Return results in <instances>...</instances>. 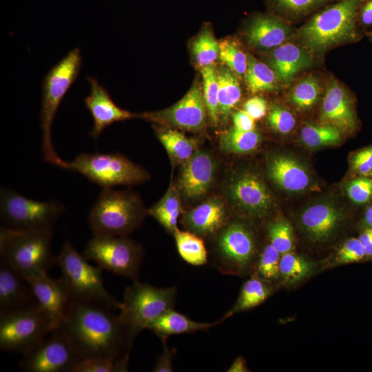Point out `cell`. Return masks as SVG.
<instances>
[{
    "mask_svg": "<svg viewBox=\"0 0 372 372\" xmlns=\"http://www.w3.org/2000/svg\"><path fill=\"white\" fill-rule=\"evenodd\" d=\"M114 311L103 304L70 299L57 328L82 360L129 361L136 338Z\"/></svg>",
    "mask_w": 372,
    "mask_h": 372,
    "instance_id": "obj_1",
    "label": "cell"
},
{
    "mask_svg": "<svg viewBox=\"0 0 372 372\" xmlns=\"http://www.w3.org/2000/svg\"><path fill=\"white\" fill-rule=\"evenodd\" d=\"M363 0H338L313 15L296 34L311 54H322L340 44L357 41L362 34L358 12Z\"/></svg>",
    "mask_w": 372,
    "mask_h": 372,
    "instance_id": "obj_2",
    "label": "cell"
},
{
    "mask_svg": "<svg viewBox=\"0 0 372 372\" xmlns=\"http://www.w3.org/2000/svg\"><path fill=\"white\" fill-rule=\"evenodd\" d=\"M52 229H0L1 260L25 278L47 274L56 264L51 250Z\"/></svg>",
    "mask_w": 372,
    "mask_h": 372,
    "instance_id": "obj_3",
    "label": "cell"
},
{
    "mask_svg": "<svg viewBox=\"0 0 372 372\" xmlns=\"http://www.w3.org/2000/svg\"><path fill=\"white\" fill-rule=\"evenodd\" d=\"M82 63L80 50H71L46 74L42 82L41 151L45 162L63 167L65 161L56 154L52 140V125L65 95L79 76Z\"/></svg>",
    "mask_w": 372,
    "mask_h": 372,
    "instance_id": "obj_4",
    "label": "cell"
},
{
    "mask_svg": "<svg viewBox=\"0 0 372 372\" xmlns=\"http://www.w3.org/2000/svg\"><path fill=\"white\" fill-rule=\"evenodd\" d=\"M145 214L134 194L103 189L89 211L87 221L94 236H126L140 226Z\"/></svg>",
    "mask_w": 372,
    "mask_h": 372,
    "instance_id": "obj_5",
    "label": "cell"
},
{
    "mask_svg": "<svg viewBox=\"0 0 372 372\" xmlns=\"http://www.w3.org/2000/svg\"><path fill=\"white\" fill-rule=\"evenodd\" d=\"M83 254L79 253L70 241H65L56 256V264L61 271V279L72 300L100 304L114 310L117 302L106 290L102 269L91 265Z\"/></svg>",
    "mask_w": 372,
    "mask_h": 372,
    "instance_id": "obj_6",
    "label": "cell"
},
{
    "mask_svg": "<svg viewBox=\"0 0 372 372\" xmlns=\"http://www.w3.org/2000/svg\"><path fill=\"white\" fill-rule=\"evenodd\" d=\"M177 288H159L139 280L133 281L124 292L119 318L134 338L161 315L175 306Z\"/></svg>",
    "mask_w": 372,
    "mask_h": 372,
    "instance_id": "obj_7",
    "label": "cell"
},
{
    "mask_svg": "<svg viewBox=\"0 0 372 372\" xmlns=\"http://www.w3.org/2000/svg\"><path fill=\"white\" fill-rule=\"evenodd\" d=\"M63 169L77 172L103 189L132 185L147 180L149 174L119 153H82Z\"/></svg>",
    "mask_w": 372,
    "mask_h": 372,
    "instance_id": "obj_8",
    "label": "cell"
},
{
    "mask_svg": "<svg viewBox=\"0 0 372 372\" xmlns=\"http://www.w3.org/2000/svg\"><path fill=\"white\" fill-rule=\"evenodd\" d=\"M55 329L51 318L39 305L0 313V349L24 355Z\"/></svg>",
    "mask_w": 372,
    "mask_h": 372,
    "instance_id": "obj_9",
    "label": "cell"
},
{
    "mask_svg": "<svg viewBox=\"0 0 372 372\" xmlns=\"http://www.w3.org/2000/svg\"><path fill=\"white\" fill-rule=\"evenodd\" d=\"M83 254L94 261L102 270L138 280L142 265V247L126 236H94L86 244Z\"/></svg>",
    "mask_w": 372,
    "mask_h": 372,
    "instance_id": "obj_10",
    "label": "cell"
},
{
    "mask_svg": "<svg viewBox=\"0 0 372 372\" xmlns=\"http://www.w3.org/2000/svg\"><path fill=\"white\" fill-rule=\"evenodd\" d=\"M63 211V205L56 200L37 201L14 190L1 189V218L6 227L19 229H52Z\"/></svg>",
    "mask_w": 372,
    "mask_h": 372,
    "instance_id": "obj_11",
    "label": "cell"
},
{
    "mask_svg": "<svg viewBox=\"0 0 372 372\" xmlns=\"http://www.w3.org/2000/svg\"><path fill=\"white\" fill-rule=\"evenodd\" d=\"M212 265L223 274L241 275L254 259L256 248L251 230L239 221L226 224L218 231Z\"/></svg>",
    "mask_w": 372,
    "mask_h": 372,
    "instance_id": "obj_12",
    "label": "cell"
},
{
    "mask_svg": "<svg viewBox=\"0 0 372 372\" xmlns=\"http://www.w3.org/2000/svg\"><path fill=\"white\" fill-rule=\"evenodd\" d=\"M81 360L70 341L56 328L37 347L23 355L19 367L28 372H72Z\"/></svg>",
    "mask_w": 372,
    "mask_h": 372,
    "instance_id": "obj_13",
    "label": "cell"
},
{
    "mask_svg": "<svg viewBox=\"0 0 372 372\" xmlns=\"http://www.w3.org/2000/svg\"><path fill=\"white\" fill-rule=\"evenodd\" d=\"M207 114L203 87L196 81L187 93L172 106L138 116L169 127L198 131L205 127Z\"/></svg>",
    "mask_w": 372,
    "mask_h": 372,
    "instance_id": "obj_14",
    "label": "cell"
},
{
    "mask_svg": "<svg viewBox=\"0 0 372 372\" xmlns=\"http://www.w3.org/2000/svg\"><path fill=\"white\" fill-rule=\"evenodd\" d=\"M320 118L324 124L336 127L342 132L353 133L358 127L353 100L335 79L329 81L327 85Z\"/></svg>",
    "mask_w": 372,
    "mask_h": 372,
    "instance_id": "obj_15",
    "label": "cell"
},
{
    "mask_svg": "<svg viewBox=\"0 0 372 372\" xmlns=\"http://www.w3.org/2000/svg\"><path fill=\"white\" fill-rule=\"evenodd\" d=\"M90 84V94L85 98L84 103L93 118V127L89 135L98 138L104 130L118 121H125L138 115L118 106L111 98L107 89L98 80L86 76Z\"/></svg>",
    "mask_w": 372,
    "mask_h": 372,
    "instance_id": "obj_16",
    "label": "cell"
},
{
    "mask_svg": "<svg viewBox=\"0 0 372 372\" xmlns=\"http://www.w3.org/2000/svg\"><path fill=\"white\" fill-rule=\"evenodd\" d=\"M229 194L235 205L252 216H264L271 205L265 184L252 173L238 176L230 185Z\"/></svg>",
    "mask_w": 372,
    "mask_h": 372,
    "instance_id": "obj_17",
    "label": "cell"
},
{
    "mask_svg": "<svg viewBox=\"0 0 372 372\" xmlns=\"http://www.w3.org/2000/svg\"><path fill=\"white\" fill-rule=\"evenodd\" d=\"M215 171L216 163L212 156L206 152L196 150L184 163L178 180V190L186 198H200L210 188Z\"/></svg>",
    "mask_w": 372,
    "mask_h": 372,
    "instance_id": "obj_18",
    "label": "cell"
},
{
    "mask_svg": "<svg viewBox=\"0 0 372 372\" xmlns=\"http://www.w3.org/2000/svg\"><path fill=\"white\" fill-rule=\"evenodd\" d=\"M39 305L28 279L0 260V313Z\"/></svg>",
    "mask_w": 372,
    "mask_h": 372,
    "instance_id": "obj_19",
    "label": "cell"
},
{
    "mask_svg": "<svg viewBox=\"0 0 372 372\" xmlns=\"http://www.w3.org/2000/svg\"><path fill=\"white\" fill-rule=\"evenodd\" d=\"M27 279L38 304L49 316L57 328L71 299L63 281L61 278H52L48 276V273Z\"/></svg>",
    "mask_w": 372,
    "mask_h": 372,
    "instance_id": "obj_20",
    "label": "cell"
},
{
    "mask_svg": "<svg viewBox=\"0 0 372 372\" xmlns=\"http://www.w3.org/2000/svg\"><path fill=\"white\" fill-rule=\"evenodd\" d=\"M291 34V28L279 17L262 14L254 17L249 23L245 39L253 48L272 50L285 43Z\"/></svg>",
    "mask_w": 372,
    "mask_h": 372,
    "instance_id": "obj_21",
    "label": "cell"
},
{
    "mask_svg": "<svg viewBox=\"0 0 372 372\" xmlns=\"http://www.w3.org/2000/svg\"><path fill=\"white\" fill-rule=\"evenodd\" d=\"M267 61L278 81L287 85L298 72L312 65L313 56L305 48L285 42L271 50Z\"/></svg>",
    "mask_w": 372,
    "mask_h": 372,
    "instance_id": "obj_22",
    "label": "cell"
},
{
    "mask_svg": "<svg viewBox=\"0 0 372 372\" xmlns=\"http://www.w3.org/2000/svg\"><path fill=\"white\" fill-rule=\"evenodd\" d=\"M227 219L224 204L213 198L186 212L182 221L188 231L202 238L215 235L227 224Z\"/></svg>",
    "mask_w": 372,
    "mask_h": 372,
    "instance_id": "obj_23",
    "label": "cell"
},
{
    "mask_svg": "<svg viewBox=\"0 0 372 372\" xmlns=\"http://www.w3.org/2000/svg\"><path fill=\"white\" fill-rule=\"evenodd\" d=\"M271 179L285 191H303L310 184V176L306 169L298 161L287 155L271 158L268 165Z\"/></svg>",
    "mask_w": 372,
    "mask_h": 372,
    "instance_id": "obj_24",
    "label": "cell"
},
{
    "mask_svg": "<svg viewBox=\"0 0 372 372\" xmlns=\"http://www.w3.org/2000/svg\"><path fill=\"white\" fill-rule=\"evenodd\" d=\"M340 221V213L331 205L315 204L306 209L300 222L307 234L315 240H324L335 231Z\"/></svg>",
    "mask_w": 372,
    "mask_h": 372,
    "instance_id": "obj_25",
    "label": "cell"
},
{
    "mask_svg": "<svg viewBox=\"0 0 372 372\" xmlns=\"http://www.w3.org/2000/svg\"><path fill=\"white\" fill-rule=\"evenodd\" d=\"M222 322L220 319L213 322H196L173 309L155 320L149 325L147 329L159 338H169L172 335L205 331Z\"/></svg>",
    "mask_w": 372,
    "mask_h": 372,
    "instance_id": "obj_26",
    "label": "cell"
},
{
    "mask_svg": "<svg viewBox=\"0 0 372 372\" xmlns=\"http://www.w3.org/2000/svg\"><path fill=\"white\" fill-rule=\"evenodd\" d=\"M216 77L218 84V118L225 122L239 103L242 90L238 75L225 65L216 67Z\"/></svg>",
    "mask_w": 372,
    "mask_h": 372,
    "instance_id": "obj_27",
    "label": "cell"
},
{
    "mask_svg": "<svg viewBox=\"0 0 372 372\" xmlns=\"http://www.w3.org/2000/svg\"><path fill=\"white\" fill-rule=\"evenodd\" d=\"M271 289L266 280L252 276L242 287L234 305L220 318L223 322L232 315L255 307L262 303L271 294Z\"/></svg>",
    "mask_w": 372,
    "mask_h": 372,
    "instance_id": "obj_28",
    "label": "cell"
},
{
    "mask_svg": "<svg viewBox=\"0 0 372 372\" xmlns=\"http://www.w3.org/2000/svg\"><path fill=\"white\" fill-rule=\"evenodd\" d=\"M180 212L181 203L178 189L172 183L163 198L147 211L149 215L172 234L178 229L177 224Z\"/></svg>",
    "mask_w": 372,
    "mask_h": 372,
    "instance_id": "obj_29",
    "label": "cell"
},
{
    "mask_svg": "<svg viewBox=\"0 0 372 372\" xmlns=\"http://www.w3.org/2000/svg\"><path fill=\"white\" fill-rule=\"evenodd\" d=\"M246 85L253 94L271 92L278 87V79L273 70L253 56L247 55V68L245 73Z\"/></svg>",
    "mask_w": 372,
    "mask_h": 372,
    "instance_id": "obj_30",
    "label": "cell"
},
{
    "mask_svg": "<svg viewBox=\"0 0 372 372\" xmlns=\"http://www.w3.org/2000/svg\"><path fill=\"white\" fill-rule=\"evenodd\" d=\"M157 137L175 163H185L196 152L197 143L192 138L172 129H158Z\"/></svg>",
    "mask_w": 372,
    "mask_h": 372,
    "instance_id": "obj_31",
    "label": "cell"
},
{
    "mask_svg": "<svg viewBox=\"0 0 372 372\" xmlns=\"http://www.w3.org/2000/svg\"><path fill=\"white\" fill-rule=\"evenodd\" d=\"M180 256L194 266L205 265L208 253L202 238L189 231L176 229L173 234Z\"/></svg>",
    "mask_w": 372,
    "mask_h": 372,
    "instance_id": "obj_32",
    "label": "cell"
},
{
    "mask_svg": "<svg viewBox=\"0 0 372 372\" xmlns=\"http://www.w3.org/2000/svg\"><path fill=\"white\" fill-rule=\"evenodd\" d=\"M260 140V133L255 130L241 131L234 127L220 136L219 145L220 148L227 152L247 154L256 149Z\"/></svg>",
    "mask_w": 372,
    "mask_h": 372,
    "instance_id": "obj_33",
    "label": "cell"
},
{
    "mask_svg": "<svg viewBox=\"0 0 372 372\" xmlns=\"http://www.w3.org/2000/svg\"><path fill=\"white\" fill-rule=\"evenodd\" d=\"M320 94L319 79L315 76L309 75L294 85L289 94V100L297 108L307 110L318 103Z\"/></svg>",
    "mask_w": 372,
    "mask_h": 372,
    "instance_id": "obj_34",
    "label": "cell"
},
{
    "mask_svg": "<svg viewBox=\"0 0 372 372\" xmlns=\"http://www.w3.org/2000/svg\"><path fill=\"white\" fill-rule=\"evenodd\" d=\"M191 50L194 59L201 68L214 64L219 56V42L211 29L207 27L193 41Z\"/></svg>",
    "mask_w": 372,
    "mask_h": 372,
    "instance_id": "obj_35",
    "label": "cell"
},
{
    "mask_svg": "<svg viewBox=\"0 0 372 372\" xmlns=\"http://www.w3.org/2000/svg\"><path fill=\"white\" fill-rule=\"evenodd\" d=\"M341 132L338 127L324 123L308 124L301 129L300 138L309 147H320L338 143L341 139Z\"/></svg>",
    "mask_w": 372,
    "mask_h": 372,
    "instance_id": "obj_36",
    "label": "cell"
},
{
    "mask_svg": "<svg viewBox=\"0 0 372 372\" xmlns=\"http://www.w3.org/2000/svg\"><path fill=\"white\" fill-rule=\"evenodd\" d=\"M333 0H268L280 16L295 19L304 17Z\"/></svg>",
    "mask_w": 372,
    "mask_h": 372,
    "instance_id": "obj_37",
    "label": "cell"
},
{
    "mask_svg": "<svg viewBox=\"0 0 372 372\" xmlns=\"http://www.w3.org/2000/svg\"><path fill=\"white\" fill-rule=\"evenodd\" d=\"M203 92L211 123L216 126L219 120L218 112V84L215 64L200 68Z\"/></svg>",
    "mask_w": 372,
    "mask_h": 372,
    "instance_id": "obj_38",
    "label": "cell"
},
{
    "mask_svg": "<svg viewBox=\"0 0 372 372\" xmlns=\"http://www.w3.org/2000/svg\"><path fill=\"white\" fill-rule=\"evenodd\" d=\"M218 59L238 76L245 75L247 55L234 39H226L219 42Z\"/></svg>",
    "mask_w": 372,
    "mask_h": 372,
    "instance_id": "obj_39",
    "label": "cell"
},
{
    "mask_svg": "<svg viewBox=\"0 0 372 372\" xmlns=\"http://www.w3.org/2000/svg\"><path fill=\"white\" fill-rule=\"evenodd\" d=\"M267 231L270 244L280 255L288 253L292 249L293 229L288 221L284 219L273 221L269 223Z\"/></svg>",
    "mask_w": 372,
    "mask_h": 372,
    "instance_id": "obj_40",
    "label": "cell"
},
{
    "mask_svg": "<svg viewBox=\"0 0 372 372\" xmlns=\"http://www.w3.org/2000/svg\"><path fill=\"white\" fill-rule=\"evenodd\" d=\"M280 273L290 282L298 281L310 271V265L303 258L289 252L282 254L279 264Z\"/></svg>",
    "mask_w": 372,
    "mask_h": 372,
    "instance_id": "obj_41",
    "label": "cell"
},
{
    "mask_svg": "<svg viewBox=\"0 0 372 372\" xmlns=\"http://www.w3.org/2000/svg\"><path fill=\"white\" fill-rule=\"evenodd\" d=\"M280 255V254L271 244L264 247L256 263L259 277L266 280L277 279L279 277Z\"/></svg>",
    "mask_w": 372,
    "mask_h": 372,
    "instance_id": "obj_42",
    "label": "cell"
},
{
    "mask_svg": "<svg viewBox=\"0 0 372 372\" xmlns=\"http://www.w3.org/2000/svg\"><path fill=\"white\" fill-rule=\"evenodd\" d=\"M129 361L113 359L82 360L74 367L72 372H125Z\"/></svg>",
    "mask_w": 372,
    "mask_h": 372,
    "instance_id": "obj_43",
    "label": "cell"
},
{
    "mask_svg": "<svg viewBox=\"0 0 372 372\" xmlns=\"http://www.w3.org/2000/svg\"><path fill=\"white\" fill-rule=\"evenodd\" d=\"M267 120L273 130L282 134L291 132L296 126V119L292 113L278 105L271 107Z\"/></svg>",
    "mask_w": 372,
    "mask_h": 372,
    "instance_id": "obj_44",
    "label": "cell"
},
{
    "mask_svg": "<svg viewBox=\"0 0 372 372\" xmlns=\"http://www.w3.org/2000/svg\"><path fill=\"white\" fill-rule=\"evenodd\" d=\"M347 193L355 204L366 203L372 197V178L361 176L353 179L347 186Z\"/></svg>",
    "mask_w": 372,
    "mask_h": 372,
    "instance_id": "obj_45",
    "label": "cell"
},
{
    "mask_svg": "<svg viewBox=\"0 0 372 372\" xmlns=\"http://www.w3.org/2000/svg\"><path fill=\"white\" fill-rule=\"evenodd\" d=\"M365 256L360 239L353 238L344 243L338 253L337 260L340 264L354 262L362 260Z\"/></svg>",
    "mask_w": 372,
    "mask_h": 372,
    "instance_id": "obj_46",
    "label": "cell"
},
{
    "mask_svg": "<svg viewBox=\"0 0 372 372\" xmlns=\"http://www.w3.org/2000/svg\"><path fill=\"white\" fill-rule=\"evenodd\" d=\"M352 170L362 176L372 172V144L353 153L351 158Z\"/></svg>",
    "mask_w": 372,
    "mask_h": 372,
    "instance_id": "obj_47",
    "label": "cell"
},
{
    "mask_svg": "<svg viewBox=\"0 0 372 372\" xmlns=\"http://www.w3.org/2000/svg\"><path fill=\"white\" fill-rule=\"evenodd\" d=\"M163 344V352L156 360L154 372H172L174 371L173 358L176 353L175 349H170L167 344L168 338H160Z\"/></svg>",
    "mask_w": 372,
    "mask_h": 372,
    "instance_id": "obj_48",
    "label": "cell"
},
{
    "mask_svg": "<svg viewBox=\"0 0 372 372\" xmlns=\"http://www.w3.org/2000/svg\"><path fill=\"white\" fill-rule=\"evenodd\" d=\"M244 110L254 120L260 119L267 112V103L264 99L255 96L247 100L244 104Z\"/></svg>",
    "mask_w": 372,
    "mask_h": 372,
    "instance_id": "obj_49",
    "label": "cell"
},
{
    "mask_svg": "<svg viewBox=\"0 0 372 372\" xmlns=\"http://www.w3.org/2000/svg\"><path fill=\"white\" fill-rule=\"evenodd\" d=\"M234 127L241 131L255 130L254 119L244 110L236 112L232 116Z\"/></svg>",
    "mask_w": 372,
    "mask_h": 372,
    "instance_id": "obj_50",
    "label": "cell"
},
{
    "mask_svg": "<svg viewBox=\"0 0 372 372\" xmlns=\"http://www.w3.org/2000/svg\"><path fill=\"white\" fill-rule=\"evenodd\" d=\"M358 24L363 29L372 25V0H363L358 12Z\"/></svg>",
    "mask_w": 372,
    "mask_h": 372,
    "instance_id": "obj_51",
    "label": "cell"
},
{
    "mask_svg": "<svg viewBox=\"0 0 372 372\" xmlns=\"http://www.w3.org/2000/svg\"><path fill=\"white\" fill-rule=\"evenodd\" d=\"M359 239L364 247L366 256H372V228L366 229Z\"/></svg>",
    "mask_w": 372,
    "mask_h": 372,
    "instance_id": "obj_52",
    "label": "cell"
},
{
    "mask_svg": "<svg viewBox=\"0 0 372 372\" xmlns=\"http://www.w3.org/2000/svg\"><path fill=\"white\" fill-rule=\"evenodd\" d=\"M227 372H246L249 371L245 360L242 356H239L233 362L229 368L227 370Z\"/></svg>",
    "mask_w": 372,
    "mask_h": 372,
    "instance_id": "obj_53",
    "label": "cell"
},
{
    "mask_svg": "<svg viewBox=\"0 0 372 372\" xmlns=\"http://www.w3.org/2000/svg\"><path fill=\"white\" fill-rule=\"evenodd\" d=\"M364 220L366 225L372 228V204L366 210Z\"/></svg>",
    "mask_w": 372,
    "mask_h": 372,
    "instance_id": "obj_54",
    "label": "cell"
},
{
    "mask_svg": "<svg viewBox=\"0 0 372 372\" xmlns=\"http://www.w3.org/2000/svg\"><path fill=\"white\" fill-rule=\"evenodd\" d=\"M368 35L370 37L371 40L372 41V31L368 33Z\"/></svg>",
    "mask_w": 372,
    "mask_h": 372,
    "instance_id": "obj_55",
    "label": "cell"
},
{
    "mask_svg": "<svg viewBox=\"0 0 372 372\" xmlns=\"http://www.w3.org/2000/svg\"><path fill=\"white\" fill-rule=\"evenodd\" d=\"M372 178V172L369 174V175Z\"/></svg>",
    "mask_w": 372,
    "mask_h": 372,
    "instance_id": "obj_56",
    "label": "cell"
}]
</instances>
